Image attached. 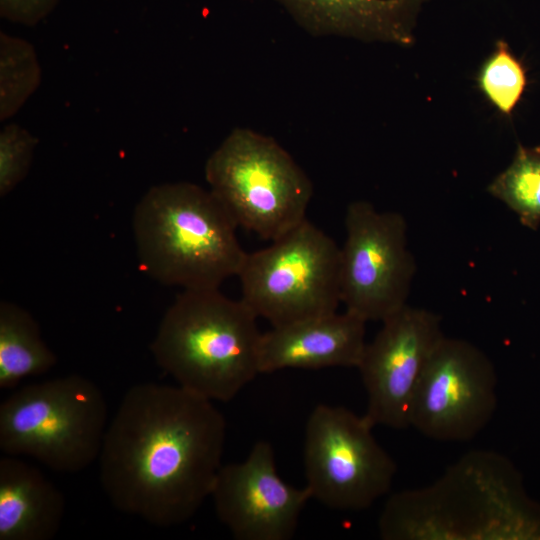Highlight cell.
<instances>
[{"label": "cell", "mask_w": 540, "mask_h": 540, "mask_svg": "<svg viewBox=\"0 0 540 540\" xmlns=\"http://www.w3.org/2000/svg\"><path fill=\"white\" fill-rule=\"evenodd\" d=\"M374 426L343 406L317 405L305 426L306 488L324 506L361 511L389 493L397 465Z\"/></svg>", "instance_id": "obj_8"}, {"label": "cell", "mask_w": 540, "mask_h": 540, "mask_svg": "<svg viewBox=\"0 0 540 540\" xmlns=\"http://www.w3.org/2000/svg\"><path fill=\"white\" fill-rule=\"evenodd\" d=\"M497 373L487 354L469 341L444 336L417 386L410 427L441 442H467L497 409Z\"/></svg>", "instance_id": "obj_10"}, {"label": "cell", "mask_w": 540, "mask_h": 540, "mask_svg": "<svg viewBox=\"0 0 540 540\" xmlns=\"http://www.w3.org/2000/svg\"><path fill=\"white\" fill-rule=\"evenodd\" d=\"M236 229L211 191L190 182L151 187L132 215L140 269L182 290L219 289L238 275L246 252Z\"/></svg>", "instance_id": "obj_3"}, {"label": "cell", "mask_w": 540, "mask_h": 540, "mask_svg": "<svg viewBox=\"0 0 540 540\" xmlns=\"http://www.w3.org/2000/svg\"><path fill=\"white\" fill-rule=\"evenodd\" d=\"M378 531L384 540H540V503L506 456L473 450L432 484L391 494Z\"/></svg>", "instance_id": "obj_2"}, {"label": "cell", "mask_w": 540, "mask_h": 540, "mask_svg": "<svg viewBox=\"0 0 540 540\" xmlns=\"http://www.w3.org/2000/svg\"><path fill=\"white\" fill-rule=\"evenodd\" d=\"M107 427L102 391L78 374L25 385L0 405L1 451L61 473H78L98 460Z\"/></svg>", "instance_id": "obj_5"}, {"label": "cell", "mask_w": 540, "mask_h": 540, "mask_svg": "<svg viewBox=\"0 0 540 540\" xmlns=\"http://www.w3.org/2000/svg\"><path fill=\"white\" fill-rule=\"evenodd\" d=\"M487 192L503 202L525 227L540 225V147L518 144L510 165L488 185Z\"/></svg>", "instance_id": "obj_17"}, {"label": "cell", "mask_w": 540, "mask_h": 540, "mask_svg": "<svg viewBox=\"0 0 540 540\" xmlns=\"http://www.w3.org/2000/svg\"><path fill=\"white\" fill-rule=\"evenodd\" d=\"M275 1L312 36H340L410 46L414 43L417 15L428 0Z\"/></svg>", "instance_id": "obj_14"}, {"label": "cell", "mask_w": 540, "mask_h": 540, "mask_svg": "<svg viewBox=\"0 0 540 540\" xmlns=\"http://www.w3.org/2000/svg\"><path fill=\"white\" fill-rule=\"evenodd\" d=\"M480 91L497 110L509 117L527 86L526 69L504 40L481 65L477 75Z\"/></svg>", "instance_id": "obj_19"}, {"label": "cell", "mask_w": 540, "mask_h": 540, "mask_svg": "<svg viewBox=\"0 0 540 540\" xmlns=\"http://www.w3.org/2000/svg\"><path fill=\"white\" fill-rule=\"evenodd\" d=\"M257 316L219 289L182 290L164 313L151 353L181 388L232 400L259 370Z\"/></svg>", "instance_id": "obj_4"}, {"label": "cell", "mask_w": 540, "mask_h": 540, "mask_svg": "<svg viewBox=\"0 0 540 540\" xmlns=\"http://www.w3.org/2000/svg\"><path fill=\"white\" fill-rule=\"evenodd\" d=\"M60 0H0L1 18L21 25L33 26L45 19Z\"/></svg>", "instance_id": "obj_21"}, {"label": "cell", "mask_w": 540, "mask_h": 540, "mask_svg": "<svg viewBox=\"0 0 540 540\" xmlns=\"http://www.w3.org/2000/svg\"><path fill=\"white\" fill-rule=\"evenodd\" d=\"M37 140L22 126L6 124L0 131V196L23 181L30 169Z\"/></svg>", "instance_id": "obj_20"}, {"label": "cell", "mask_w": 540, "mask_h": 540, "mask_svg": "<svg viewBox=\"0 0 540 540\" xmlns=\"http://www.w3.org/2000/svg\"><path fill=\"white\" fill-rule=\"evenodd\" d=\"M209 190L237 227L274 241L306 218L313 186L274 139L235 128L205 164Z\"/></svg>", "instance_id": "obj_6"}, {"label": "cell", "mask_w": 540, "mask_h": 540, "mask_svg": "<svg viewBox=\"0 0 540 540\" xmlns=\"http://www.w3.org/2000/svg\"><path fill=\"white\" fill-rule=\"evenodd\" d=\"M226 421L213 401L180 386H132L108 424L99 480L112 505L146 522L189 521L222 467Z\"/></svg>", "instance_id": "obj_1"}, {"label": "cell", "mask_w": 540, "mask_h": 540, "mask_svg": "<svg viewBox=\"0 0 540 540\" xmlns=\"http://www.w3.org/2000/svg\"><path fill=\"white\" fill-rule=\"evenodd\" d=\"M210 497L219 521L237 540H288L293 537L309 490L278 474L268 441H257L245 460L222 465Z\"/></svg>", "instance_id": "obj_12"}, {"label": "cell", "mask_w": 540, "mask_h": 540, "mask_svg": "<svg viewBox=\"0 0 540 540\" xmlns=\"http://www.w3.org/2000/svg\"><path fill=\"white\" fill-rule=\"evenodd\" d=\"M366 323L345 310L272 327L261 334L260 374L288 368H357L367 343Z\"/></svg>", "instance_id": "obj_13"}, {"label": "cell", "mask_w": 540, "mask_h": 540, "mask_svg": "<svg viewBox=\"0 0 540 540\" xmlns=\"http://www.w3.org/2000/svg\"><path fill=\"white\" fill-rule=\"evenodd\" d=\"M65 513L62 492L18 456L0 459V540H50Z\"/></svg>", "instance_id": "obj_15"}, {"label": "cell", "mask_w": 540, "mask_h": 540, "mask_svg": "<svg viewBox=\"0 0 540 540\" xmlns=\"http://www.w3.org/2000/svg\"><path fill=\"white\" fill-rule=\"evenodd\" d=\"M57 356L41 336L34 317L21 306L0 303V388L12 389L27 377L50 371Z\"/></svg>", "instance_id": "obj_16"}, {"label": "cell", "mask_w": 540, "mask_h": 540, "mask_svg": "<svg viewBox=\"0 0 540 540\" xmlns=\"http://www.w3.org/2000/svg\"><path fill=\"white\" fill-rule=\"evenodd\" d=\"M41 67L25 39L0 33V120L13 117L37 90Z\"/></svg>", "instance_id": "obj_18"}, {"label": "cell", "mask_w": 540, "mask_h": 540, "mask_svg": "<svg viewBox=\"0 0 540 540\" xmlns=\"http://www.w3.org/2000/svg\"><path fill=\"white\" fill-rule=\"evenodd\" d=\"M345 228L341 303L366 322H382L407 304L416 272L407 222L398 212H380L367 201H354L347 206Z\"/></svg>", "instance_id": "obj_9"}, {"label": "cell", "mask_w": 540, "mask_h": 540, "mask_svg": "<svg viewBox=\"0 0 540 540\" xmlns=\"http://www.w3.org/2000/svg\"><path fill=\"white\" fill-rule=\"evenodd\" d=\"M444 336L438 314L408 304L382 321L357 367L367 395L364 416L374 427H410L421 375Z\"/></svg>", "instance_id": "obj_11"}, {"label": "cell", "mask_w": 540, "mask_h": 540, "mask_svg": "<svg viewBox=\"0 0 540 540\" xmlns=\"http://www.w3.org/2000/svg\"><path fill=\"white\" fill-rule=\"evenodd\" d=\"M341 249L305 219L271 245L246 253L241 300L272 327L336 312Z\"/></svg>", "instance_id": "obj_7"}]
</instances>
